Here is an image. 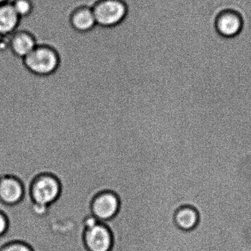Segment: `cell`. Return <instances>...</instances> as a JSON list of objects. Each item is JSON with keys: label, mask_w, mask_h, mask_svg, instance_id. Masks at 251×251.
<instances>
[{"label": "cell", "mask_w": 251, "mask_h": 251, "mask_svg": "<svg viewBox=\"0 0 251 251\" xmlns=\"http://www.w3.org/2000/svg\"><path fill=\"white\" fill-rule=\"evenodd\" d=\"M119 208V199L112 192L100 193L94 199L91 205L93 215L99 221L112 219L117 214Z\"/></svg>", "instance_id": "cell-4"}, {"label": "cell", "mask_w": 251, "mask_h": 251, "mask_svg": "<svg viewBox=\"0 0 251 251\" xmlns=\"http://www.w3.org/2000/svg\"><path fill=\"white\" fill-rule=\"evenodd\" d=\"M60 193V184L53 176L38 177L31 187V197L36 204L50 206L57 200Z\"/></svg>", "instance_id": "cell-3"}, {"label": "cell", "mask_w": 251, "mask_h": 251, "mask_svg": "<svg viewBox=\"0 0 251 251\" xmlns=\"http://www.w3.org/2000/svg\"><path fill=\"white\" fill-rule=\"evenodd\" d=\"M10 0H0V4H5V3H8Z\"/></svg>", "instance_id": "cell-16"}, {"label": "cell", "mask_w": 251, "mask_h": 251, "mask_svg": "<svg viewBox=\"0 0 251 251\" xmlns=\"http://www.w3.org/2000/svg\"><path fill=\"white\" fill-rule=\"evenodd\" d=\"M173 219L180 229L191 231L197 226L200 217L195 207L191 205H182L175 210Z\"/></svg>", "instance_id": "cell-7"}, {"label": "cell", "mask_w": 251, "mask_h": 251, "mask_svg": "<svg viewBox=\"0 0 251 251\" xmlns=\"http://www.w3.org/2000/svg\"><path fill=\"white\" fill-rule=\"evenodd\" d=\"M72 25L79 32L91 30L97 25L92 9L81 8L77 10L72 16Z\"/></svg>", "instance_id": "cell-11"}, {"label": "cell", "mask_w": 251, "mask_h": 251, "mask_svg": "<svg viewBox=\"0 0 251 251\" xmlns=\"http://www.w3.org/2000/svg\"><path fill=\"white\" fill-rule=\"evenodd\" d=\"M84 241L89 251H109L112 246V236L109 228L99 222L95 226L85 229Z\"/></svg>", "instance_id": "cell-5"}, {"label": "cell", "mask_w": 251, "mask_h": 251, "mask_svg": "<svg viewBox=\"0 0 251 251\" xmlns=\"http://www.w3.org/2000/svg\"><path fill=\"white\" fill-rule=\"evenodd\" d=\"M24 59L28 69L41 76L53 73L58 66L57 54L48 47H37Z\"/></svg>", "instance_id": "cell-1"}, {"label": "cell", "mask_w": 251, "mask_h": 251, "mask_svg": "<svg viewBox=\"0 0 251 251\" xmlns=\"http://www.w3.org/2000/svg\"><path fill=\"white\" fill-rule=\"evenodd\" d=\"M19 19L11 4H0V36L12 35L17 28Z\"/></svg>", "instance_id": "cell-9"}, {"label": "cell", "mask_w": 251, "mask_h": 251, "mask_svg": "<svg viewBox=\"0 0 251 251\" xmlns=\"http://www.w3.org/2000/svg\"><path fill=\"white\" fill-rule=\"evenodd\" d=\"M217 29L224 38H232L242 31V20L234 13L221 15L217 22Z\"/></svg>", "instance_id": "cell-10"}, {"label": "cell", "mask_w": 251, "mask_h": 251, "mask_svg": "<svg viewBox=\"0 0 251 251\" xmlns=\"http://www.w3.org/2000/svg\"><path fill=\"white\" fill-rule=\"evenodd\" d=\"M10 4L19 18L26 17L32 12V6L29 0H13Z\"/></svg>", "instance_id": "cell-12"}, {"label": "cell", "mask_w": 251, "mask_h": 251, "mask_svg": "<svg viewBox=\"0 0 251 251\" xmlns=\"http://www.w3.org/2000/svg\"><path fill=\"white\" fill-rule=\"evenodd\" d=\"M37 45L35 39L26 32H18L10 35V48L16 56L25 58Z\"/></svg>", "instance_id": "cell-8"}, {"label": "cell", "mask_w": 251, "mask_h": 251, "mask_svg": "<svg viewBox=\"0 0 251 251\" xmlns=\"http://www.w3.org/2000/svg\"><path fill=\"white\" fill-rule=\"evenodd\" d=\"M24 196V188L19 179L13 176L0 177V203L14 205Z\"/></svg>", "instance_id": "cell-6"}, {"label": "cell", "mask_w": 251, "mask_h": 251, "mask_svg": "<svg viewBox=\"0 0 251 251\" xmlns=\"http://www.w3.org/2000/svg\"><path fill=\"white\" fill-rule=\"evenodd\" d=\"M1 251H32L30 248L22 243H13L3 248Z\"/></svg>", "instance_id": "cell-13"}, {"label": "cell", "mask_w": 251, "mask_h": 251, "mask_svg": "<svg viewBox=\"0 0 251 251\" xmlns=\"http://www.w3.org/2000/svg\"><path fill=\"white\" fill-rule=\"evenodd\" d=\"M99 224V221L94 216V215H90L85 221V226L86 229L92 228Z\"/></svg>", "instance_id": "cell-15"}, {"label": "cell", "mask_w": 251, "mask_h": 251, "mask_svg": "<svg viewBox=\"0 0 251 251\" xmlns=\"http://www.w3.org/2000/svg\"><path fill=\"white\" fill-rule=\"evenodd\" d=\"M97 25L113 26L120 23L127 13L125 4L119 0H103L92 9Z\"/></svg>", "instance_id": "cell-2"}, {"label": "cell", "mask_w": 251, "mask_h": 251, "mask_svg": "<svg viewBox=\"0 0 251 251\" xmlns=\"http://www.w3.org/2000/svg\"><path fill=\"white\" fill-rule=\"evenodd\" d=\"M8 222L4 214L0 212V236L3 235L7 231Z\"/></svg>", "instance_id": "cell-14"}]
</instances>
